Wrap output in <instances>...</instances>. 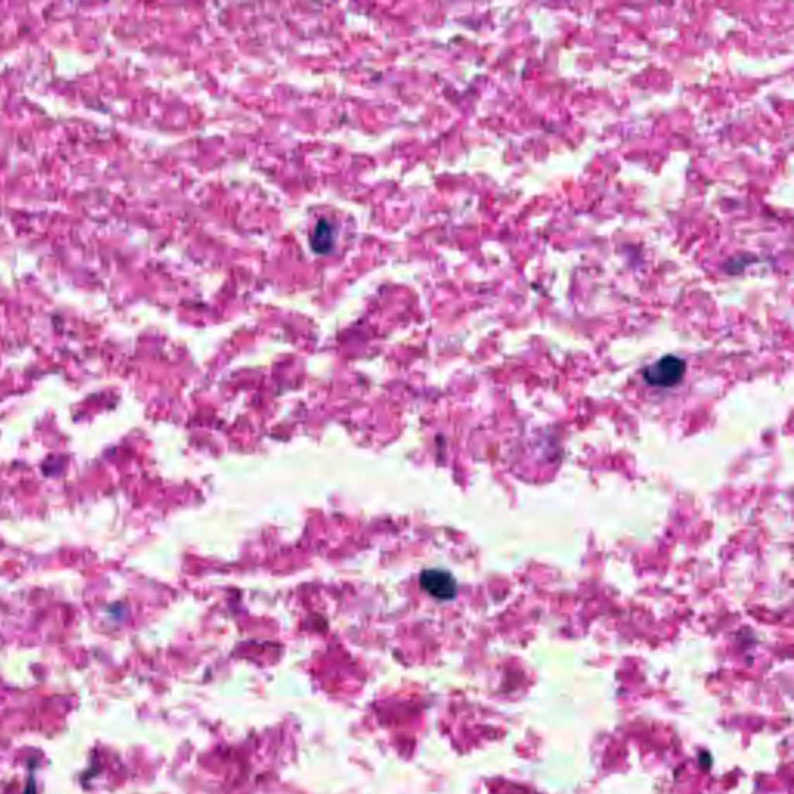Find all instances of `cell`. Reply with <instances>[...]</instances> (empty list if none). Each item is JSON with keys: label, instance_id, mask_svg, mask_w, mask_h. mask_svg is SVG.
<instances>
[{"label": "cell", "instance_id": "1", "mask_svg": "<svg viewBox=\"0 0 794 794\" xmlns=\"http://www.w3.org/2000/svg\"><path fill=\"white\" fill-rule=\"evenodd\" d=\"M686 371V363L683 358L676 355H664L658 362L647 366L643 376L647 384L653 386L669 388L681 382Z\"/></svg>", "mask_w": 794, "mask_h": 794}, {"label": "cell", "instance_id": "2", "mask_svg": "<svg viewBox=\"0 0 794 794\" xmlns=\"http://www.w3.org/2000/svg\"><path fill=\"white\" fill-rule=\"evenodd\" d=\"M421 586L441 600H450L456 596V582L453 576L442 569H427L421 574Z\"/></svg>", "mask_w": 794, "mask_h": 794}, {"label": "cell", "instance_id": "3", "mask_svg": "<svg viewBox=\"0 0 794 794\" xmlns=\"http://www.w3.org/2000/svg\"><path fill=\"white\" fill-rule=\"evenodd\" d=\"M332 242H334V233H332V225L327 222V220L322 219L320 222L315 225V230L312 233V238H310V244H312V248L317 253H327L332 248Z\"/></svg>", "mask_w": 794, "mask_h": 794}]
</instances>
